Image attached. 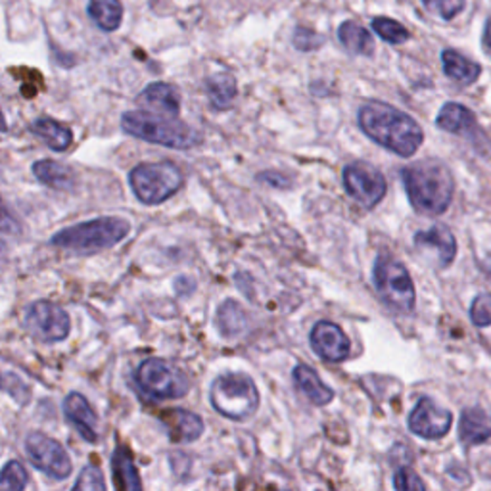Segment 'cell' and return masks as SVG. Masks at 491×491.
<instances>
[{
    "instance_id": "cell-6",
    "label": "cell",
    "mask_w": 491,
    "mask_h": 491,
    "mask_svg": "<svg viewBox=\"0 0 491 491\" xmlns=\"http://www.w3.org/2000/svg\"><path fill=\"white\" fill-rule=\"evenodd\" d=\"M183 171L171 162L140 164L129 175L135 196L146 205L162 203L173 194H177L179 188L183 186Z\"/></svg>"
},
{
    "instance_id": "cell-38",
    "label": "cell",
    "mask_w": 491,
    "mask_h": 491,
    "mask_svg": "<svg viewBox=\"0 0 491 491\" xmlns=\"http://www.w3.org/2000/svg\"><path fill=\"white\" fill-rule=\"evenodd\" d=\"M183 287H184V290H186V294H188V292H193V290H194V282L190 280L188 277H181V279L175 282V288L179 290V294L183 292Z\"/></svg>"
},
{
    "instance_id": "cell-4",
    "label": "cell",
    "mask_w": 491,
    "mask_h": 491,
    "mask_svg": "<svg viewBox=\"0 0 491 491\" xmlns=\"http://www.w3.org/2000/svg\"><path fill=\"white\" fill-rule=\"evenodd\" d=\"M129 231V221L121 217H99L60 231L52 236V244L77 256H90L119 244Z\"/></svg>"
},
{
    "instance_id": "cell-3",
    "label": "cell",
    "mask_w": 491,
    "mask_h": 491,
    "mask_svg": "<svg viewBox=\"0 0 491 491\" xmlns=\"http://www.w3.org/2000/svg\"><path fill=\"white\" fill-rule=\"evenodd\" d=\"M121 127L127 135L175 150L194 148L202 142L200 133L193 127H188L177 118L160 116L148 112V109L125 112L121 116Z\"/></svg>"
},
{
    "instance_id": "cell-17",
    "label": "cell",
    "mask_w": 491,
    "mask_h": 491,
    "mask_svg": "<svg viewBox=\"0 0 491 491\" xmlns=\"http://www.w3.org/2000/svg\"><path fill=\"white\" fill-rule=\"evenodd\" d=\"M436 125L441 131L463 135V137H472V133L478 129L477 116H474L467 106L457 104V102H448L439 109Z\"/></svg>"
},
{
    "instance_id": "cell-10",
    "label": "cell",
    "mask_w": 491,
    "mask_h": 491,
    "mask_svg": "<svg viewBox=\"0 0 491 491\" xmlns=\"http://www.w3.org/2000/svg\"><path fill=\"white\" fill-rule=\"evenodd\" d=\"M344 186L363 208H374V205L386 196V179L382 173L367 162H354L344 169Z\"/></svg>"
},
{
    "instance_id": "cell-9",
    "label": "cell",
    "mask_w": 491,
    "mask_h": 491,
    "mask_svg": "<svg viewBox=\"0 0 491 491\" xmlns=\"http://www.w3.org/2000/svg\"><path fill=\"white\" fill-rule=\"evenodd\" d=\"M25 451L41 472L54 480H66L73 472L71 458L60 441L42 432H31L25 439Z\"/></svg>"
},
{
    "instance_id": "cell-21",
    "label": "cell",
    "mask_w": 491,
    "mask_h": 491,
    "mask_svg": "<svg viewBox=\"0 0 491 491\" xmlns=\"http://www.w3.org/2000/svg\"><path fill=\"white\" fill-rule=\"evenodd\" d=\"M31 133L41 137L44 145L54 152H63L71 146L73 133L68 125L51 118H39L31 123Z\"/></svg>"
},
{
    "instance_id": "cell-14",
    "label": "cell",
    "mask_w": 491,
    "mask_h": 491,
    "mask_svg": "<svg viewBox=\"0 0 491 491\" xmlns=\"http://www.w3.org/2000/svg\"><path fill=\"white\" fill-rule=\"evenodd\" d=\"M415 244L438 260L439 267H449L457 256V241L446 225H434L429 231L417 232Z\"/></svg>"
},
{
    "instance_id": "cell-1",
    "label": "cell",
    "mask_w": 491,
    "mask_h": 491,
    "mask_svg": "<svg viewBox=\"0 0 491 491\" xmlns=\"http://www.w3.org/2000/svg\"><path fill=\"white\" fill-rule=\"evenodd\" d=\"M359 127L371 140L401 157L413 156L424 142L419 123L382 102H369L359 109Z\"/></svg>"
},
{
    "instance_id": "cell-34",
    "label": "cell",
    "mask_w": 491,
    "mask_h": 491,
    "mask_svg": "<svg viewBox=\"0 0 491 491\" xmlns=\"http://www.w3.org/2000/svg\"><path fill=\"white\" fill-rule=\"evenodd\" d=\"M325 42V39L315 33V31L311 29H306V27H297L296 33H294V46L297 51H304V52H309V51H315L319 49V46Z\"/></svg>"
},
{
    "instance_id": "cell-27",
    "label": "cell",
    "mask_w": 491,
    "mask_h": 491,
    "mask_svg": "<svg viewBox=\"0 0 491 491\" xmlns=\"http://www.w3.org/2000/svg\"><path fill=\"white\" fill-rule=\"evenodd\" d=\"M89 15L104 31H116L123 22L119 0H89Z\"/></svg>"
},
{
    "instance_id": "cell-25",
    "label": "cell",
    "mask_w": 491,
    "mask_h": 491,
    "mask_svg": "<svg viewBox=\"0 0 491 491\" xmlns=\"http://www.w3.org/2000/svg\"><path fill=\"white\" fill-rule=\"evenodd\" d=\"M33 173L42 184L56 188V190H71L75 184L73 171L68 165L52 162V160L37 162L33 165Z\"/></svg>"
},
{
    "instance_id": "cell-40",
    "label": "cell",
    "mask_w": 491,
    "mask_h": 491,
    "mask_svg": "<svg viewBox=\"0 0 491 491\" xmlns=\"http://www.w3.org/2000/svg\"><path fill=\"white\" fill-rule=\"evenodd\" d=\"M8 131V123L5 119V114H3V109H0V133H6Z\"/></svg>"
},
{
    "instance_id": "cell-36",
    "label": "cell",
    "mask_w": 491,
    "mask_h": 491,
    "mask_svg": "<svg viewBox=\"0 0 491 491\" xmlns=\"http://www.w3.org/2000/svg\"><path fill=\"white\" fill-rule=\"evenodd\" d=\"M393 487L400 491H411V489H426V484L417 477L415 470L411 468H400L393 477Z\"/></svg>"
},
{
    "instance_id": "cell-16",
    "label": "cell",
    "mask_w": 491,
    "mask_h": 491,
    "mask_svg": "<svg viewBox=\"0 0 491 491\" xmlns=\"http://www.w3.org/2000/svg\"><path fill=\"white\" fill-rule=\"evenodd\" d=\"M63 413H66V419L75 426L77 432L83 436V439H87L89 443H94L99 439L97 434L99 420L85 395L75 392L70 393L68 398L63 400Z\"/></svg>"
},
{
    "instance_id": "cell-31",
    "label": "cell",
    "mask_w": 491,
    "mask_h": 491,
    "mask_svg": "<svg viewBox=\"0 0 491 491\" xmlns=\"http://www.w3.org/2000/svg\"><path fill=\"white\" fill-rule=\"evenodd\" d=\"M424 6L436 12L441 20H453L465 10V0H422Z\"/></svg>"
},
{
    "instance_id": "cell-15",
    "label": "cell",
    "mask_w": 491,
    "mask_h": 491,
    "mask_svg": "<svg viewBox=\"0 0 491 491\" xmlns=\"http://www.w3.org/2000/svg\"><path fill=\"white\" fill-rule=\"evenodd\" d=\"M138 106L154 114L177 118L181 112V94L167 83H152L140 92Z\"/></svg>"
},
{
    "instance_id": "cell-7",
    "label": "cell",
    "mask_w": 491,
    "mask_h": 491,
    "mask_svg": "<svg viewBox=\"0 0 491 491\" xmlns=\"http://www.w3.org/2000/svg\"><path fill=\"white\" fill-rule=\"evenodd\" d=\"M374 287L382 302L395 313H411L417 302L415 284L407 269L393 258L380 256L374 263Z\"/></svg>"
},
{
    "instance_id": "cell-20",
    "label": "cell",
    "mask_w": 491,
    "mask_h": 491,
    "mask_svg": "<svg viewBox=\"0 0 491 491\" xmlns=\"http://www.w3.org/2000/svg\"><path fill=\"white\" fill-rule=\"evenodd\" d=\"M294 382L296 388L302 392L313 405H326L335 400V392L325 386L321 376L309 365H297L294 369Z\"/></svg>"
},
{
    "instance_id": "cell-33",
    "label": "cell",
    "mask_w": 491,
    "mask_h": 491,
    "mask_svg": "<svg viewBox=\"0 0 491 491\" xmlns=\"http://www.w3.org/2000/svg\"><path fill=\"white\" fill-rule=\"evenodd\" d=\"M73 489H87V491H94V489H106V482L100 468L97 467H87L81 470V477L77 478Z\"/></svg>"
},
{
    "instance_id": "cell-22",
    "label": "cell",
    "mask_w": 491,
    "mask_h": 491,
    "mask_svg": "<svg viewBox=\"0 0 491 491\" xmlns=\"http://www.w3.org/2000/svg\"><path fill=\"white\" fill-rule=\"evenodd\" d=\"M441 61L446 75L461 85H472L482 73V68L477 61H472L451 49L441 52Z\"/></svg>"
},
{
    "instance_id": "cell-5",
    "label": "cell",
    "mask_w": 491,
    "mask_h": 491,
    "mask_svg": "<svg viewBox=\"0 0 491 491\" xmlns=\"http://www.w3.org/2000/svg\"><path fill=\"white\" fill-rule=\"evenodd\" d=\"M210 400L217 413L232 420H246L256 415L260 407V392L248 374L227 373L215 378Z\"/></svg>"
},
{
    "instance_id": "cell-12",
    "label": "cell",
    "mask_w": 491,
    "mask_h": 491,
    "mask_svg": "<svg viewBox=\"0 0 491 491\" xmlns=\"http://www.w3.org/2000/svg\"><path fill=\"white\" fill-rule=\"evenodd\" d=\"M453 415L430 398H422L409 417V429L424 439H439L451 430Z\"/></svg>"
},
{
    "instance_id": "cell-29",
    "label": "cell",
    "mask_w": 491,
    "mask_h": 491,
    "mask_svg": "<svg viewBox=\"0 0 491 491\" xmlns=\"http://www.w3.org/2000/svg\"><path fill=\"white\" fill-rule=\"evenodd\" d=\"M373 29L376 31V35L380 39H384L390 44H403L409 39V31L392 18H374L373 20Z\"/></svg>"
},
{
    "instance_id": "cell-11",
    "label": "cell",
    "mask_w": 491,
    "mask_h": 491,
    "mask_svg": "<svg viewBox=\"0 0 491 491\" xmlns=\"http://www.w3.org/2000/svg\"><path fill=\"white\" fill-rule=\"evenodd\" d=\"M25 321L31 335L46 344L66 340L71 330V321L66 309L52 302H35L27 309Z\"/></svg>"
},
{
    "instance_id": "cell-24",
    "label": "cell",
    "mask_w": 491,
    "mask_h": 491,
    "mask_svg": "<svg viewBox=\"0 0 491 491\" xmlns=\"http://www.w3.org/2000/svg\"><path fill=\"white\" fill-rule=\"evenodd\" d=\"M112 474H114V484L118 489H142V482L138 477V470L133 463L131 453L127 448H118L112 457Z\"/></svg>"
},
{
    "instance_id": "cell-2",
    "label": "cell",
    "mask_w": 491,
    "mask_h": 491,
    "mask_svg": "<svg viewBox=\"0 0 491 491\" xmlns=\"http://www.w3.org/2000/svg\"><path fill=\"white\" fill-rule=\"evenodd\" d=\"M401 179L411 205L420 213L439 215L449 208L453 198V175L441 162L429 160L403 169Z\"/></svg>"
},
{
    "instance_id": "cell-30",
    "label": "cell",
    "mask_w": 491,
    "mask_h": 491,
    "mask_svg": "<svg viewBox=\"0 0 491 491\" xmlns=\"http://www.w3.org/2000/svg\"><path fill=\"white\" fill-rule=\"evenodd\" d=\"M27 486V470L22 463L10 461L0 470V491L5 489H24Z\"/></svg>"
},
{
    "instance_id": "cell-39",
    "label": "cell",
    "mask_w": 491,
    "mask_h": 491,
    "mask_svg": "<svg viewBox=\"0 0 491 491\" xmlns=\"http://www.w3.org/2000/svg\"><path fill=\"white\" fill-rule=\"evenodd\" d=\"M484 42L487 44V49L491 51V18L486 24V31H484Z\"/></svg>"
},
{
    "instance_id": "cell-19",
    "label": "cell",
    "mask_w": 491,
    "mask_h": 491,
    "mask_svg": "<svg viewBox=\"0 0 491 491\" xmlns=\"http://www.w3.org/2000/svg\"><path fill=\"white\" fill-rule=\"evenodd\" d=\"M162 420L171 430V438L175 441H194L203 432V422L198 415L188 413L183 409H171L162 415Z\"/></svg>"
},
{
    "instance_id": "cell-28",
    "label": "cell",
    "mask_w": 491,
    "mask_h": 491,
    "mask_svg": "<svg viewBox=\"0 0 491 491\" xmlns=\"http://www.w3.org/2000/svg\"><path fill=\"white\" fill-rule=\"evenodd\" d=\"M205 90L215 109H227L236 97V81L227 73H219L205 81Z\"/></svg>"
},
{
    "instance_id": "cell-8",
    "label": "cell",
    "mask_w": 491,
    "mask_h": 491,
    "mask_svg": "<svg viewBox=\"0 0 491 491\" xmlns=\"http://www.w3.org/2000/svg\"><path fill=\"white\" fill-rule=\"evenodd\" d=\"M135 380L140 392L154 400H177L190 390L186 374L157 357L142 361L135 373Z\"/></svg>"
},
{
    "instance_id": "cell-26",
    "label": "cell",
    "mask_w": 491,
    "mask_h": 491,
    "mask_svg": "<svg viewBox=\"0 0 491 491\" xmlns=\"http://www.w3.org/2000/svg\"><path fill=\"white\" fill-rule=\"evenodd\" d=\"M215 319H217L219 332L227 338L239 336L248 328V316L244 309L241 307V304H236L234 299H227V302L221 304Z\"/></svg>"
},
{
    "instance_id": "cell-18",
    "label": "cell",
    "mask_w": 491,
    "mask_h": 491,
    "mask_svg": "<svg viewBox=\"0 0 491 491\" xmlns=\"http://www.w3.org/2000/svg\"><path fill=\"white\" fill-rule=\"evenodd\" d=\"M458 438L467 446H478L491 438V415L482 407L465 409L458 420Z\"/></svg>"
},
{
    "instance_id": "cell-23",
    "label": "cell",
    "mask_w": 491,
    "mask_h": 491,
    "mask_svg": "<svg viewBox=\"0 0 491 491\" xmlns=\"http://www.w3.org/2000/svg\"><path fill=\"white\" fill-rule=\"evenodd\" d=\"M338 39L344 49L357 56H371L374 52V41L365 27L355 22H344L338 27Z\"/></svg>"
},
{
    "instance_id": "cell-13",
    "label": "cell",
    "mask_w": 491,
    "mask_h": 491,
    "mask_svg": "<svg viewBox=\"0 0 491 491\" xmlns=\"http://www.w3.org/2000/svg\"><path fill=\"white\" fill-rule=\"evenodd\" d=\"M311 345L316 354L330 363H340L350 355V340L338 325L328 321H321L313 326Z\"/></svg>"
},
{
    "instance_id": "cell-37",
    "label": "cell",
    "mask_w": 491,
    "mask_h": 491,
    "mask_svg": "<svg viewBox=\"0 0 491 491\" xmlns=\"http://www.w3.org/2000/svg\"><path fill=\"white\" fill-rule=\"evenodd\" d=\"M20 223L18 219L14 217V213L10 212L8 205L5 203L3 196H0V232H6V234H18L20 232Z\"/></svg>"
},
{
    "instance_id": "cell-32",
    "label": "cell",
    "mask_w": 491,
    "mask_h": 491,
    "mask_svg": "<svg viewBox=\"0 0 491 491\" xmlns=\"http://www.w3.org/2000/svg\"><path fill=\"white\" fill-rule=\"evenodd\" d=\"M470 319L478 328L491 325V294H482L472 302Z\"/></svg>"
},
{
    "instance_id": "cell-35",
    "label": "cell",
    "mask_w": 491,
    "mask_h": 491,
    "mask_svg": "<svg viewBox=\"0 0 491 491\" xmlns=\"http://www.w3.org/2000/svg\"><path fill=\"white\" fill-rule=\"evenodd\" d=\"M0 388L8 392L20 403H25L29 398V388L15 374H0Z\"/></svg>"
}]
</instances>
